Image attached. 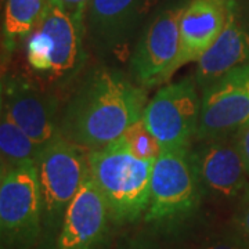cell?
Wrapping results in <instances>:
<instances>
[{
    "label": "cell",
    "mask_w": 249,
    "mask_h": 249,
    "mask_svg": "<svg viewBox=\"0 0 249 249\" xmlns=\"http://www.w3.org/2000/svg\"><path fill=\"white\" fill-rule=\"evenodd\" d=\"M43 148H40L18 124L4 112L0 118V152L1 169H10L28 162H37Z\"/></svg>",
    "instance_id": "obj_17"
},
{
    "label": "cell",
    "mask_w": 249,
    "mask_h": 249,
    "mask_svg": "<svg viewBox=\"0 0 249 249\" xmlns=\"http://www.w3.org/2000/svg\"><path fill=\"white\" fill-rule=\"evenodd\" d=\"M116 249H160L158 245L150 238L136 235V237H127L119 242Z\"/></svg>",
    "instance_id": "obj_20"
},
{
    "label": "cell",
    "mask_w": 249,
    "mask_h": 249,
    "mask_svg": "<svg viewBox=\"0 0 249 249\" xmlns=\"http://www.w3.org/2000/svg\"><path fill=\"white\" fill-rule=\"evenodd\" d=\"M183 7L162 11L152 19L140 37V42L132 55L130 65L134 79L142 88H152L168 82L178 71L180 17Z\"/></svg>",
    "instance_id": "obj_9"
},
{
    "label": "cell",
    "mask_w": 249,
    "mask_h": 249,
    "mask_svg": "<svg viewBox=\"0 0 249 249\" xmlns=\"http://www.w3.org/2000/svg\"><path fill=\"white\" fill-rule=\"evenodd\" d=\"M199 249H249V238L241 232L222 234L209 238Z\"/></svg>",
    "instance_id": "obj_19"
},
{
    "label": "cell",
    "mask_w": 249,
    "mask_h": 249,
    "mask_svg": "<svg viewBox=\"0 0 249 249\" xmlns=\"http://www.w3.org/2000/svg\"><path fill=\"white\" fill-rule=\"evenodd\" d=\"M78 21L85 24V16L91 0H58Z\"/></svg>",
    "instance_id": "obj_21"
},
{
    "label": "cell",
    "mask_w": 249,
    "mask_h": 249,
    "mask_svg": "<svg viewBox=\"0 0 249 249\" xmlns=\"http://www.w3.org/2000/svg\"><path fill=\"white\" fill-rule=\"evenodd\" d=\"M190 152L204 191L220 199H232L245 190L249 173L235 137L202 140Z\"/></svg>",
    "instance_id": "obj_11"
},
{
    "label": "cell",
    "mask_w": 249,
    "mask_h": 249,
    "mask_svg": "<svg viewBox=\"0 0 249 249\" xmlns=\"http://www.w3.org/2000/svg\"><path fill=\"white\" fill-rule=\"evenodd\" d=\"M235 224L238 232L249 238V194L245 196L244 202L241 204L238 212L235 214Z\"/></svg>",
    "instance_id": "obj_22"
},
{
    "label": "cell",
    "mask_w": 249,
    "mask_h": 249,
    "mask_svg": "<svg viewBox=\"0 0 249 249\" xmlns=\"http://www.w3.org/2000/svg\"><path fill=\"white\" fill-rule=\"evenodd\" d=\"M152 3L154 0H91L85 16V29L100 50L119 53L129 45Z\"/></svg>",
    "instance_id": "obj_13"
},
{
    "label": "cell",
    "mask_w": 249,
    "mask_h": 249,
    "mask_svg": "<svg viewBox=\"0 0 249 249\" xmlns=\"http://www.w3.org/2000/svg\"><path fill=\"white\" fill-rule=\"evenodd\" d=\"M109 144H114L142 160H155L162 152L157 139L145 127L142 119L129 126L116 140Z\"/></svg>",
    "instance_id": "obj_18"
},
{
    "label": "cell",
    "mask_w": 249,
    "mask_h": 249,
    "mask_svg": "<svg viewBox=\"0 0 249 249\" xmlns=\"http://www.w3.org/2000/svg\"><path fill=\"white\" fill-rule=\"evenodd\" d=\"M49 0H6L1 24L3 55L14 52L18 40H22L35 27Z\"/></svg>",
    "instance_id": "obj_16"
},
{
    "label": "cell",
    "mask_w": 249,
    "mask_h": 249,
    "mask_svg": "<svg viewBox=\"0 0 249 249\" xmlns=\"http://www.w3.org/2000/svg\"><path fill=\"white\" fill-rule=\"evenodd\" d=\"M155 160L139 158L114 144L89 151L90 176L107 201L114 224L144 217Z\"/></svg>",
    "instance_id": "obj_2"
},
{
    "label": "cell",
    "mask_w": 249,
    "mask_h": 249,
    "mask_svg": "<svg viewBox=\"0 0 249 249\" xmlns=\"http://www.w3.org/2000/svg\"><path fill=\"white\" fill-rule=\"evenodd\" d=\"M190 150L160 152L154 162L150 202L144 214L148 224L173 229L198 211L204 190Z\"/></svg>",
    "instance_id": "obj_3"
},
{
    "label": "cell",
    "mask_w": 249,
    "mask_h": 249,
    "mask_svg": "<svg viewBox=\"0 0 249 249\" xmlns=\"http://www.w3.org/2000/svg\"><path fill=\"white\" fill-rule=\"evenodd\" d=\"M45 204L36 162L1 169L0 232L3 245L29 248L39 237Z\"/></svg>",
    "instance_id": "obj_5"
},
{
    "label": "cell",
    "mask_w": 249,
    "mask_h": 249,
    "mask_svg": "<svg viewBox=\"0 0 249 249\" xmlns=\"http://www.w3.org/2000/svg\"><path fill=\"white\" fill-rule=\"evenodd\" d=\"M1 112L40 148H45L60 134L57 100L22 78H11L3 83Z\"/></svg>",
    "instance_id": "obj_10"
},
{
    "label": "cell",
    "mask_w": 249,
    "mask_h": 249,
    "mask_svg": "<svg viewBox=\"0 0 249 249\" xmlns=\"http://www.w3.org/2000/svg\"><path fill=\"white\" fill-rule=\"evenodd\" d=\"M235 142H237V145L240 148L241 155L244 158L245 166L249 173V124H245L235 133Z\"/></svg>",
    "instance_id": "obj_23"
},
{
    "label": "cell",
    "mask_w": 249,
    "mask_h": 249,
    "mask_svg": "<svg viewBox=\"0 0 249 249\" xmlns=\"http://www.w3.org/2000/svg\"><path fill=\"white\" fill-rule=\"evenodd\" d=\"M249 61V34L237 16L235 3L230 0L227 21L222 34L196 61V82L204 90L227 72Z\"/></svg>",
    "instance_id": "obj_15"
},
{
    "label": "cell",
    "mask_w": 249,
    "mask_h": 249,
    "mask_svg": "<svg viewBox=\"0 0 249 249\" xmlns=\"http://www.w3.org/2000/svg\"><path fill=\"white\" fill-rule=\"evenodd\" d=\"M136 83L114 70L94 72L70 101L60 134L89 151L116 140L142 119L148 103Z\"/></svg>",
    "instance_id": "obj_1"
},
{
    "label": "cell",
    "mask_w": 249,
    "mask_h": 249,
    "mask_svg": "<svg viewBox=\"0 0 249 249\" xmlns=\"http://www.w3.org/2000/svg\"><path fill=\"white\" fill-rule=\"evenodd\" d=\"M112 222L107 201L88 172L61 223L57 249H100Z\"/></svg>",
    "instance_id": "obj_12"
},
{
    "label": "cell",
    "mask_w": 249,
    "mask_h": 249,
    "mask_svg": "<svg viewBox=\"0 0 249 249\" xmlns=\"http://www.w3.org/2000/svg\"><path fill=\"white\" fill-rule=\"evenodd\" d=\"M201 101L196 79L186 78L162 86L147 103L142 119L162 152L191 148L199 124Z\"/></svg>",
    "instance_id": "obj_6"
},
{
    "label": "cell",
    "mask_w": 249,
    "mask_h": 249,
    "mask_svg": "<svg viewBox=\"0 0 249 249\" xmlns=\"http://www.w3.org/2000/svg\"><path fill=\"white\" fill-rule=\"evenodd\" d=\"M249 124V61L202 90L199 142L237 133Z\"/></svg>",
    "instance_id": "obj_8"
},
{
    "label": "cell",
    "mask_w": 249,
    "mask_h": 249,
    "mask_svg": "<svg viewBox=\"0 0 249 249\" xmlns=\"http://www.w3.org/2000/svg\"><path fill=\"white\" fill-rule=\"evenodd\" d=\"M230 0H190L180 17V54L176 70L196 62L213 45L227 21Z\"/></svg>",
    "instance_id": "obj_14"
},
{
    "label": "cell",
    "mask_w": 249,
    "mask_h": 249,
    "mask_svg": "<svg viewBox=\"0 0 249 249\" xmlns=\"http://www.w3.org/2000/svg\"><path fill=\"white\" fill-rule=\"evenodd\" d=\"M83 32V22L58 0H49L35 27L25 37L29 67L47 79H62L79 62Z\"/></svg>",
    "instance_id": "obj_4"
},
{
    "label": "cell",
    "mask_w": 249,
    "mask_h": 249,
    "mask_svg": "<svg viewBox=\"0 0 249 249\" xmlns=\"http://www.w3.org/2000/svg\"><path fill=\"white\" fill-rule=\"evenodd\" d=\"M89 150L58 134L40 154L37 173L45 204L46 226L62 223L72 199L88 176Z\"/></svg>",
    "instance_id": "obj_7"
}]
</instances>
